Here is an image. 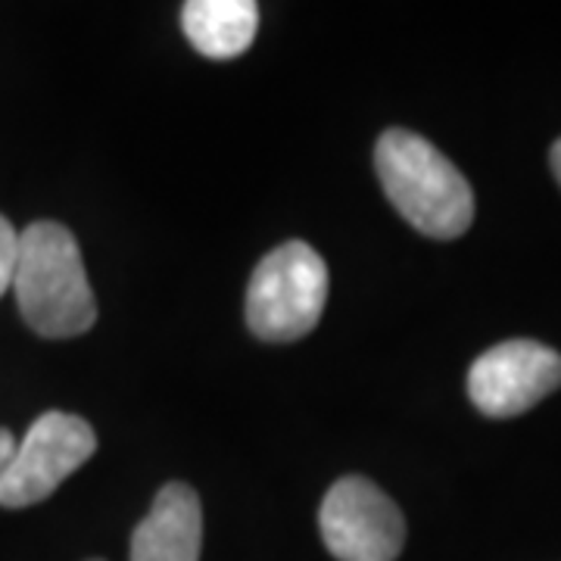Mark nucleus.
I'll use <instances>...</instances> for the list:
<instances>
[{"mask_svg":"<svg viewBox=\"0 0 561 561\" xmlns=\"http://www.w3.org/2000/svg\"><path fill=\"white\" fill-rule=\"evenodd\" d=\"M13 294L25 324L50 341L79 337L98 321L79 243L60 221H35L20 234Z\"/></svg>","mask_w":561,"mask_h":561,"instance_id":"1","label":"nucleus"},{"mask_svg":"<svg viewBox=\"0 0 561 561\" xmlns=\"http://www.w3.org/2000/svg\"><path fill=\"white\" fill-rule=\"evenodd\" d=\"M375 169L387 201L421 234L453 241L474 221V191L468 179L427 138L390 128L378 138Z\"/></svg>","mask_w":561,"mask_h":561,"instance_id":"2","label":"nucleus"},{"mask_svg":"<svg viewBox=\"0 0 561 561\" xmlns=\"http://www.w3.org/2000/svg\"><path fill=\"white\" fill-rule=\"evenodd\" d=\"M328 302V265L306 241L275 247L247 287V324L262 341L306 337Z\"/></svg>","mask_w":561,"mask_h":561,"instance_id":"3","label":"nucleus"},{"mask_svg":"<svg viewBox=\"0 0 561 561\" xmlns=\"http://www.w3.org/2000/svg\"><path fill=\"white\" fill-rule=\"evenodd\" d=\"M98 453L94 427L69 412H44L16 443V456L0 478V505L25 508L57 493L69 474Z\"/></svg>","mask_w":561,"mask_h":561,"instance_id":"4","label":"nucleus"},{"mask_svg":"<svg viewBox=\"0 0 561 561\" xmlns=\"http://www.w3.org/2000/svg\"><path fill=\"white\" fill-rule=\"evenodd\" d=\"M321 540L337 561H397L405 546L400 505L368 478H341L321 502Z\"/></svg>","mask_w":561,"mask_h":561,"instance_id":"5","label":"nucleus"},{"mask_svg":"<svg viewBox=\"0 0 561 561\" xmlns=\"http://www.w3.org/2000/svg\"><path fill=\"white\" fill-rule=\"evenodd\" d=\"M561 387V356L537 341H505L474 359L468 397L490 419H515Z\"/></svg>","mask_w":561,"mask_h":561,"instance_id":"6","label":"nucleus"},{"mask_svg":"<svg viewBox=\"0 0 561 561\" xmlns=\"http://www.w3.org/2000/svg\"><path fill=\"white\" fill-rule=\"evenodd\" d=\"M201 496L187 483H165L131 534V561H201Z\"/></svg>","mask_w":561,"mask_h":561,"instance_id":"7","label":"nucleus"},{"mask_svg":"<svg viewBox=\"0 0 561 561\" xmlns=\"http://www.w3.org/2000/svg\"><path fill=\"white\" fill-rule=\"evenodd\" d=\"M181 25L203 57L234 60L256 38L260 7L253 0H187Z\"/></svg>","mask_w":561,"mask_h":561,"instance_id":"8","label":"nucleus"},{"mask_svg":"<svg viewBox=\"0 0 561 561\" xmlns=\"http://www.w3.org/2000/svg\"><path fill=\"white\" fill-rule=\"evenodd\" d=\"M16 256H20V231L0 216V297L7 290H13Z\"/></svg>","mask_w":561,"mask_h":561,"instance_id":"9","label":"nucleus"},{"mask_svg":"<svg viewBox=\"0 0 561 561\" xmlns=\"http://www.w3.org/2000/svg\"><path fill=\"white\" fill-rule=\"evenodd\" d=\"M16 437L7 431V427H0V478H3V471L10 468V461L16 456Z\"/></svg>","mask_w":561,"mask_h":561,"instance_id":"10","label":"nucleus"},{"mask_svg":"<svg viewBox=\"0 0 561 561\" xmlns=\"http://www.w3.org/2000/svg\"><path fill=\"white\" fill-rule=\"evenodd\" d=\"M549 160H552V172H556V179L561 184V138L552 144V153H549Z\"/></svg>","mask_w":561,"mask_h":561,"instance_id":"11","label":"nucleus"},{"mask_svg":"<svg viewBox=\"0 0 561 561\" xmlns=\"http://www.w3.org/2000/svg\"><path fill=\"white\" fill-rule=\"evenodd\" d=\"M91 561H101V559H91Z\"/></svg>","mask_w":561,"mask_h":561,"instance_id":"12","label":"nucleus"}]
</instances>
